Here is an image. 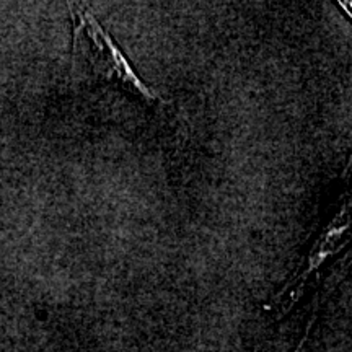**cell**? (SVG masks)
Masks as SVG:
<instances>
[{
	"mask_svg": "<svg viewBox=\"0 0 352 352\" xmlns=\"http://www.w3.org/2000/svg\"><path fill=\"white\" fill-rule=\"evenodd\" d=\"M74 51L82 50L94 65L95 72L107 80L120 82L131 94L142 96L145 101L153 103L158 95L140 80L131 67L129 60L122 54L114 39L107 33L94 15L83 8H74Z\"/></svg>",
	"mask_w": 352,
	"mask_h": 352,
	"instance_id": "1",
	"label": "cell"
},
{
	"mask_svg": "<svg viewBox=\"0 0 352 352\" xmlns=\"http://www.w3.org/2000/svg\"><path fill=\"white\" fill-rule=\"evenodd\" d=\"M351 240V199L347 196V201L342 202L340 212L334 215V219L328 223L323 230L320 232L318 239L311 246L308 253L307 263L303 270L296 277L285 284L283 290L272 298L270 305H266V310L274 311L276 318H283L287 315L292 307L300 300L305 294L308 279L314 274H318L324 263L336 253L342 252Z\"/></svg>",
	"mask_w": 352,
	"mask_h": 352,
	"instance_id": "2",
	"label": "cell"
},
{
	"mask_svg": "<svg viewBox=\"0 0 352 352\" xmlns=\"http://www.w3.org/2000/svg\"><path fill=\"white\" fill-rule=\"evenodd\" d=\"M316 316H318V297H316L315 302H314V314H311V318H310V321H308L305 334H303V336H302L300 342H298L296 349H294V352H307L308 338H310V331H311V328H314V324H315V321H316Z\"/></svg>",
	"mask_w": 352,
	"mask_h": 352,
	"instance_id": "3",
	"label": "cell"
}]
</instances>
